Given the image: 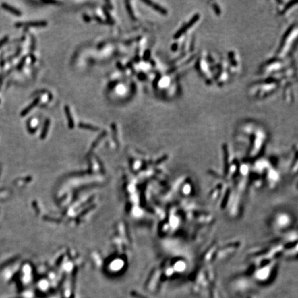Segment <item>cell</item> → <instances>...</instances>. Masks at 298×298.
<instances>
[{
  "instance_id": "obj_10",
  "label": "cell",
  "mask_w": 298,
  "mask_h": 298,
  "mask_svg": "<svg viewBox=\"0 0 298 298\" xmlns=\"http://www.w3.org/2000/svg\"><path fill=\"white\" fill-rule=\"evenodd\" d=\"M125 3H126V9H127L128 13V14H129L130 17H131V18L133 19V20H136V19H135V15H134V14H133V11H132V8H131V5H130L129 1H126V2H125Z\"/></svg>"
},
{
  "instance_id": "obj_19",
  "label": "cell",
  "mask_w": 298,
  "mask_h": 298,
  "mask_svg": "<svg viewBox=\"0 0 298 298\" xmlns=\"http://www.w3.org/2000/svg\"><path fill=\"white\" fill-rule=\"evenodd\" d=\"M117 66H118V68H119L120 70H122V71H125V68L123 67L122 65H121V64L119 62H117Z\"/></svg>"
},
{
  "instance_id": "obj_3",
  "label": "cell",
  "mask_w": 298,
  "mask_h": 298,
  "mask_svg": "<svg viewBox=\"0 0 298 298\" xmlns=\"http://www.w3.org/2000/svg\"><path fill=\"white\" fill-rule=\"evenodd\" d=\"M39 102H40V97H37V98H36L35 100H34L33 102H32L31 104H29L28 107H26L25 109L22 111V113H21V116H22V117H24V116L26 115L27 114L29 113H30V111H31L32 109H34V108H35L36 106L38 105V104L39 103Z\"/></svg>"
},
{
  "instance_id": "obj_13",
  "label": "cell",
  "mask_w": 298,
  "mask_h": 298,
  "mask_svg": "<svg viewBox=\"0 0 298 298\" xmlns=\"http://www.w3.org/2000/svg\"><path fill=\"white\" fill-rule=\"evenodd\" d=\"M150 51H148V50H146V51H145L144 53V55L143 57V59H144L145 61H148L149 59V58H150Z\"/></svg>"
},
{
  "instance_id": "obj_14",
  "label": "cell",
  "mask_w": 298,
  "mask_h": 298,
  "mask_svg": "<svg viewBox=\"0 0 298 298\" xmlns=\"http://www.w3.org/2000/svg\"><path fill=\"white\" fill-rule=\"evenodd\" d=\"M8 39V37H7V36H6V37H4V38H3L1 41H0V48H1V46L4 45V44H5L6 42H7Z\"/></svg>"
},
{
  "instance_id": "obj_7",
  "label": "cell",
  "mask_w": 298,
  "mask_h": 298,
  "mask_svg": "<svg viewBox=\"0 0 298 298\" xmlns=\"http://www.w3.org/2000/svg\"><path fill=\"white\" fill-rule=\"evenodd\" d=\"M143 1L145 3V4L148 5V6H151V7H153L154 9H155L157 11L162 13V14H166V13H167V11H165L163 8H162L160 6H159V5H157L156 4H154L153 1H146V0H144V1Z\"/></svg>"
},
{
  "instance_id": "obj_17",
  "label": "cell",
  "mask_w": 298,
  "mask_h": 298,
  "mask_svg": "<svg viewBox=\"0 0 298 298\" xmlns=\"http://www.w3.org/2000/svg\"><path fill=\"white\" fill-rule=\"evenodd\" d=\"M146 78V75L144 74V73H140V74L138 75V78L140 79V80H145Z\"/></svg>"
},
{
  "instance_id": "obj_8",
  "label": "cell",
  "mask_w": 298,
  "mask_h": 298,
  "mask_svg": "<svg viewBox=\"0 0 298 298\" xmlns=\"http://www.w3.org/2000/svg\"><path fill=\"white\" fill-rule=\"evenodd\" d=\"M50 124H51V121H50V119H46L45 122H44V127H43L42 131V134H41V138H42V139H44L46 137V135L48 133V131H49Z\"/></svg>"
},
{
  "instance_id": "obj_15",
  "label": "cell",
  "mask_w": 298,
  "mask_h": 298,
  "mask_svg": "<svg viewBox=\"0 0 298 298\" xmlns=\"http://www.w3.org/2000/svg\"><path fill=\"white\" fill-rule=\"evenodd\" d=\"M25 61H26V57H24L23 59H22V61H20V63L18 65V69H21V68L23 67L24 64H25Z\"/></svg>"
},
{
  "instance_id": "obj_2",
  "label": "cell",
  "mask_w": 298,
  "mask_h": 298,
  "mask_svg": "<svg viewBox=\"0 0 298 298\" xmlns=\"http://www.w3.org/2000/svg\"><path fill=\"white\" fill-rule=\"evenodd\" d=\"M47 25V22L46 21H35V22H20L15 24V26H45Z\"/></svg>"
},
{
  "instance_id": "obj_11",
  "label": "cell",
  "mask_w": 298,
  "mask_h": 298,
  "mask_svg": "<svg viewBox=\"0 0 298 298\" xmlns=\"http://www.w3.org/2000/svg\"><path fill=\"white\" fill-rule=\"evenodd\" d=\"M103 11H104V14H105L106 16H107V21L109 22H110V23L112 24H114V20H113L112 17H111V15L110 13H109V12L107 11V8H103Z\"/></svg>"
},
{
  "instance_id": "obj_5",
  "label": "cell",
  "mask_w": 298,
  "mask_h": 298,
  "mask_svg": "<svg viewBox=\"0 0 298 298\" xmlns=\"http://www.w3.org/2000/svg\"><path fill=\"white\" fill-rule=\"evenodd\" d=\"M198 19V16H195L194 18L192 19L191 21H190V22H188V24L185 25L184 27H183V28H181L180 30H179V32H177V33H176V35H175L176 38H177V37H180L181 35H183V34H184V32H186V30H187L189 28L190 26H191L192 25L194 24L195 22H196Z\"/></svg>"
},
{
  "instance_id": "obj_1",
  "label": "cell",
  "mask_w": 298,
  "mask_h": 298,
  "mask_svg": "<svg viewBox=\"0 0 298 298\" xmlns=\"http://www.w3.org/2000/svg\"><path fill=\"white\" fill-rule=\"evenodd\" d=\"M296 37H297V27L295 26L293 27V28H291L286 35L283 43L281 45L280 51H279V57H285L287 53H288L289 51H290L292 44L293 43V41L296 39Z\"/></svg>"
},
{
  "instance_id": "obj_12",
  "label": "cell",
  "mask_w": 298,
  "mask_h": 298,
  "mask_svg": "<svg viewBox=\"0 0 298 298\" xmlns=\"http://www.w3.org/2000/svg\"><path fill=\"white\" fill-rule=\"evenodd\" d=\"M93 18L95 19L96 21L98 22L99 23H100V24H111V25H112V24L110 23V22H109L108 21H105V20H103L102 18H100L98 16H94Z\"/></svg>"
},
{
  "instance_id": "obj_16",
  "label": "cell",
  "mask_w": 298,
  "mask_h": 298,
  "mask_svg": "<svg viewBox=\"0 0 298 298\" xmlns=\"http://www.w3.org/2000/svg\"><path fill=\"white\" fill-rule=\"evenodd\" d=\"M44 3H45V4H59V2H57V1H43Z\"/></svg>"
},
{
  "instance_id": "obj_18",
  "label": "cell",
  "mask_w": 298,
  "mask_h": 298,
  "mask_svg": "<svg viewBox=\"0 0 298 298\" xmlns=\"http://www.w3.org/2000/svg\"><path fill=\"white\" fill-rule=\"evenodd\" d=\"M83 18H84V20L86 22H89L90 21V18H89L88 16H87L86 15H84Z\"/></svg>"
},
{
  "instance_id": "obj_4",
  "label": "cell",
  "mask_w": 298,
  "mask_h": 298,
  "mask_svg": "<svg viewBox=\"0 0 298 298\" xmlns=\"http://www.w3.org/2000/svg\"><path fill=\"white\" fill-rule=\"evenodd\" d=\"M64 111H65V113H66V117H67V119H68V127H69L70 129H73V128H74V126H75L74 120H73V117H72L71 111H70V108L68 106H65Z\"/></svg>"
},
{
  "instance_id": "obj_9",
  "label": "cell",
  "mask_w": 298,
  "mask_h": 298,
  "mask_svg": "<svg viewBox=\"0 0 298 298\" xmlns=\"http://www.w3.org/2000/svg\"><path fill=\"white\" fill-rule=\"evenodd\" d=\"M79 127H80V128H83V129L90 130V131H99V128L97 127V126H92V125H90V124H84V123H80V124H79Z\"/></svg>"
},
{
  "instance_id": "obj_6",
  "label": "cell",
  "mask_w": 298,
  "mask_h": 298,
  "mask_svg": "<svg viewBox=\"0 0 298 298\" xmlns=\"http://www.w3.org/2000/svg\"><path fill=\"white\" fill-rule=\"evenodd\" d=\"M1 7L4 8V9L6 10V11H8V12H10V13H11L12 14L17 15V16H20V15H22L21 11H19L17 8L13 7V6H10V5L6 4V3H3V4H1Z\"/></svg>"
}]
</instances>
